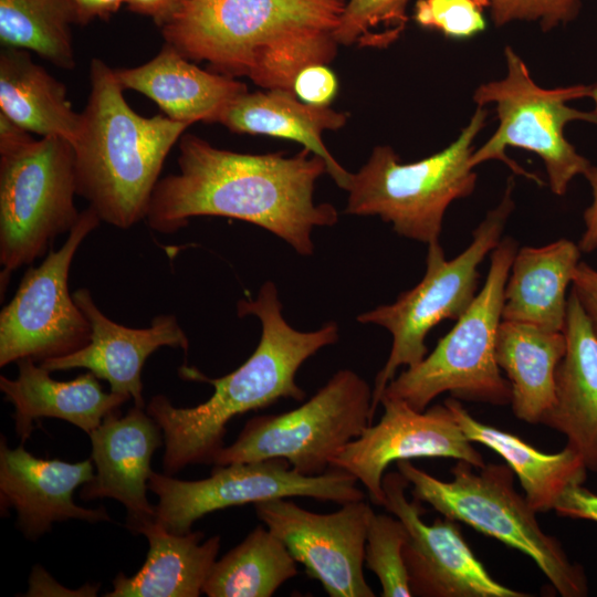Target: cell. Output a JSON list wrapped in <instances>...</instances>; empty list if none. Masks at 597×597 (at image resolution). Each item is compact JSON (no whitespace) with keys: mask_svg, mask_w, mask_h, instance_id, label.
I'll use <instances>...</instances> for the list:
<instances>
[{"mask_svg":"<svg viewBox=\"0 0 597 597\" xmlns=\"http://www.w3.org/2000/svg\"><path fill=\"white\" fill-rule=\"evenodd\" d=\"M178 151V171L159 179L148 207L145 220L156 232H176L195 217H226L263 228L311 255L313 229L338 220L332 205L314 202L327 166L306 148L293 157L242 154L184 134Z\"/></svg>","mask_w":597,"mask_h":597,"instance_id":"1","label":"cell"},{"mask_svg":"<svg viewBox=\"0 0 597 597\" xmlns=\"http://www.w3.org/2000/svg\"><path fill=\"white\" fill-rule=\"evenodd\" d=\"M344 0H185L160 27L165 43L212 72L293 91L297 73L328 64ZM294 92V91H293Z\"/></svg>","mask_w":597,"mask_h":597,"instance_id":"2","label":"cell"},{"mask_svg":"<svg viewBox=\"0 0 597 597\" xmlns=\"http://www.w3.org/2000/svg\"><path fill=\"white\" fill-rule=\"evenodd\" d=\"M237 312L240 317L253 315L261 322V337L252 355L219 378H209L193 367L179 368L182 378L213 386L212 396L198 406L175 407L166 396L157 395L145 407L163 431L165 474L172 475L189 464L213 463L234 417L266 408L281 398L303 400L305 391L295 381L300 367L338 341L335 322L312 332L293 328L282 314L271 281L261 286L254 300H240Z\"/></svg>","mask_w":597,"mask_h":597,"instance_id":"3","label":"cell"},{"mask_svg":"<svg viewBox=\"0 0 597 597\" xmlns=\"http://www.w3.org/2000/svg\"><path fill=\"white\" fill-rule=\"evenodd\" d=\"M91 91L73 142L76 192L101 221L129 229L146 219L164 163L189 126L137 114L114 69L94 57Z\"/></svg>","mask_w":597,"mask_h":597,"instance_id":"4","label":"cell"},{"mask_svg":"<svg viewBox=\"0 0 597 597\" xmlns=\"http://www.w3.org/2000/svg\"><path fill=\"white\" fill-rule=\"evenodd\" d=\"M72 144L57 136L39 139L0 112L1 292L12 272L51 250L81 212Z\"/></svg>","mask_w":597,"mask_h":597,"instance_id":"5","label":"cell"},{"mask_svg":"<svg viewBox=\"0 0 597 597\" xmlns=\"http://www.w3.org/2000/svg\"><path fill=\"white\" fill-rule=\"evenodd\" d=\"M486 118L488 109L478 105L450 145L418 161L402 164L390 146H376L350 176L345 213L378 216L404 238L438 242L448 207L475 188L470 159Z\"/></svg>","mask_w":597,"mask_h":597,"instance_id":"6","label":"cell"},{"mask_svg":"<svg viewBox=\"0 0 597 597\" xmlns=\"http://www.w3.org/2000/svg\"><path fill=\"white\" fill-rule=\"evenodd\" d=\"M409 481L413 499L430 504L444 517L463 522L531 557L563 597L588 593L584 568L569 561L557 538L546 534L536 512L514 488L515 473L507 464L473 465L458 460L453 479L438 480L409 460L397 462Z\"/></svg>","mask_w":597,"mask_h":597,"instance_id":"7","label":"cell"},{"mask_svg":"<svg viewBox=\"0 0 597 597\" xmlns=\"http://www.w3.org/2000/svg\"><path fill=\"white\" fill-rule=\"evenodd\" d=\"M516 251L513 238L501 239L490 252L485 283L470 307L430 354L394 377L381 397L401 399L417 411L426 410L443 392L458 400L511 404V385L496 363L495 342L504 287Z\"/></svg>","mask_w":597,"mask_h":597,"instance_id":"8","label":"cell"},{"mask_svg":"<svg viewBox=\"0 0 597 597\" xmlns=\"http://www.w3.org/2000/svg\"><path fill=\"white\" fill-rule=\"evenodd\" d=\"M514 180H507L496 207L489 210L472 233L469 247L448 261L440 242L428 244L427 268L421 281L397 300L357 316L363 324L385 327L392 336L389 356L375 378L371 416L399 367H412L428 355L426 337L443 320H459L478 294L479 265L503 238L514 210Z\"/></svg>","mask_w":597,"mask_h":597,"instance_id":"9","label":"cell"},{"mask_svg":"<svg viewBox=\"0 0 597 597\" xmlns=\"http://www.w3.org/2000/svg\"><path fill=\"white\" fill-rule=\"evenodd\" d=\"M504 56L506 75L481 84L473 94L476 106L495 105L499 125L473 151L470 165L475 168L484 161L501 160L513 172L541 182L506 156V148H522L542 158L552 192L563 196L570 181L585 175L591 165L567 140L565 126L573 121L597 124L594 111L582 112L568 102L591 97L595 84L544 88L535 83L526 64L511 46L504 49Z\"/></svg>","mask_w":597,"mask_h":597,"instance_id":"10","label":"cell"},{"mask_svg":"<svg viewBox=\"0 0 597 597\" xmlns=\"http://www.w3.org/2000/svg\"><path fill=\"white\" fill-rule=\"evenodd\" d=\"M367 381L352 369L336 371L300 407L250 418L240 434L216 455V465L282 458L303 475H320L373 423Z\"/></svg>","mask_w":597,"mask_h":597,"instance_id":"11","label":"cell"},{"mask_svg":"<svg viewBox=\"0 0 597 597\" xmlns=\"http://www.w3.org/2000/svg\"><path fill=\"white\" fill-rule=\"evenodd\" d=\"M350 473L331 468L303 475L282 458L216 465L210 476L185 481L154 472L148 489L158 496L156 521L168 532L187 534L196 521L216 511L292 496L344 504L364 500Z\"/></svg>","mask_w":597,"mask_h":597,"instance_id":"12","label":"cell"},{"mask_svg":"<svg viewBox=\"0 0 597 597\" xmlns=\"http://www.w3.org/2000/svg\"><path fill=\"white\" fill-rule=\"evenodd\" d=\"M100 222L87 207L63 245L27 270L0 313L1 367L23 358L41 364L88 344L91 325L69 291V274L77 249Z\"/></svg>","mask_w":597,"mask_h":597,"instance_id":"13","label":"cell"},{"mask_svg":"<svg viewBox=\"0 0 597 597\" xmlns=\"http://www.w3.org/2000/svg\"><path fill=\"white\" fill-rule=\"evenodd\" d=\"M254 509L260 521L328 596H375L363 570L374 513L364 500L344 503L327 514L311 512L286 499L259 502Z\"/></svg>","mask_w":597,"mask_h":597,"instance_id":"14","label":"cell"},{"mask_svg":"<svg viewBox=\"0 0 597 597\" xmlns=\"http://www.w3.org/2000/svg\"><path fill=\"white\" fill-rule=\"evenodd\" d=\"M384 413L376 425L347 443L333 459L331 468L344 470L365 486L370 501L385 503L383 478L392 462L415 458H451L476 469L485 465L483 457L465 437L446 405L423 411L406 401L381 397Z\"/></svg>","mask_w":597,"mask_h":597,"instance_id":"15","label":"cell"},{"mask_svg":"<svg viewBox=\"0 0 597 597\" xmlns=\"http://www.w3.org/2000/svg\"><path fill=\"white\" fill-rule=\"evenodd\" d=\"M409 481L398 471L383 478L384 507L406 526L402 549L412 596L419 597H528L496 582L475 557L457 521L437 519L431 525L421 516L420 501H409Z\"/></svg>","mask_w":597,"mask_h":597,"instance_id":"16","label":"cell"},{"mask_svg":"<svg viewBox=\"0 0 597 597\" xmlns=\"http://www.w3.org/2000/svg\"><path fill=\"white\" fill-rule=\"evenodd\" d=\"M20 443L11 449L3 436L0 441V504L2 515L13 507L17 525L28 540H38L55 522L82 520L88 523L112 522L102 506L76 505L74 491L94 475L93 462L70 463L41 459Z\"/></svg>","mask_w":597,"mask_h":597,"instance_id":"17","label":"cell"},{"mask_svg":"<svg viewBox=\"0 0 597 597\" xmlns=\"http://www.w3.org/2000/svg\"><path fill=\"white\" fill-rule=\"evenodd\" d=\"M145 408L134 407L125 416L109 413L90 433L95 472L82 485L80 498H111L127 511L126 526L134 534L156 521V505L146 491L153 473L150 460L161 446V428Z\"/></svg>","mask_w":597,"mask_h":597,"instance_id":"18","label":"cell"},{"mask_svg":"<svg viewBox=\"0 0 597 597\" xmlns=\"http://www.w3.org/2000/svg\"><path fill=\"white\" fill-rule=\"evenodd\" d=\"M74 301L91 325V339L83 348L40 365L49 371L84 368L111 386V391L133 399L145 408L142 369L159 347L189 348V341L175 315H158L150 326L132 328L109 320L95 304L87 289L73 293Z\"/></svg>","mask_w":597,"mask_h":597,"instance_id":"19","label":"cell"},{"mask_svg":"<svg viewBox=\"0 0 597 597\" xmlns=\"http://www.w3.org/2000/svg\"><path fill=\"white\" fill-rule=\"evenodd\" d=\"M566 350L555 374V402L541 423L566 437L587 470L597 472V334L570 290Z\"/></svg>","mask_w":597,"mask_h":597,"instance_id":"20","label":"cell"},{"mask_svg":"<svg viewBox=\"0 0 597 597\" xmlns=\"http://www.w3.org/2000/svg\"><path fill=\"white\" fill-rule=\"evenodd\" d=\"M114 72L123 90L149 97L165 116L188 125L218 122L228 104L248 91L234 77L198 67L168 43L148 62Z\"/></svg>","mask_w":597,"mask_h":597,"instance_id":"21","label":"cell"},{"mask_svg":"<svg viewBox=\"0 0 597 597\" xmlns=\"http://www.w3.org/2000/svg\"><path fill=\"white\" fill-rule=\"evenodd\" d=\"M35 363L30 358L20 359L15 379L0 376V390L4 400L14 407V430L22 443L30 438L33 422L40 418L62 419L90 434L105 417L118 412L129 400L112 391L105 392L91 371L60 381Z\"/></svg>","mask_w":597,"mask_h":597,"instance_id":"22","label":"cell"},{"mask_svg":"<svg viewBox=\"0 0 597 597\" xmlns=\"http://www.w3.org/2000/svg\"><path fill=\"white\" fill-rule=\"evenodd\" d=\"M293 91L244 92L221 112L218 122L235 133L261 134L297 142L322 157L336 185L347 190L352 174L326 149L322 135L342 128L348 114L300 102Z\"/></svg>","mask_w":597,"mask_h":597,"instance_id":"23","label":"cell"},{"mask_svg":"<svg viewBox=\"0 0 597 597\" xmlns=\"http://www.w3.org/2000/svg\"><path fill=\"white\" fill-rule=\"evenodd\" d=\"M580 254L578 244L564 238L543 247L517 250L504 287L502 321L563 332L566 291Z\"/></svg>","mask_w":597,"mask_h":597,"instance_id":"24","label":"cell"},{"mask_svg":"<svg viewBox=\"0 0 597 597\" xmlns=\"http://www.w3.org/2000/svg\"><path fill=\"white\" fill-rule=\"evenodd\" d=\"M142 534L149 543L145 563L128 577L123 573L113 579L107 597H198L217 561L220 536L201 542L202 532L174 534L157 521Z\"/></svg>","mask_w":597,"mask_h":597,"instance_id":"25","label":"cell"},{"mask_svg":"<svg viewBox=\"0 0 597 597\" xmlns=\"http://www.w3.org/2000/svg\"><path fill=\"white\" fill-rule=\"evenodd\" d=\"M565 350L564 332L527 323L501 322L495 359L511 385V405L517 419L541 423L553 408L556 368Z\"/></svg>","mask_w":597,"mask_h":597,"instance_id":"26","label":"cell"},{"mask_svg":"<svg viewBox=\"0 0 597 597\" xmlns=\"http://www.w3.org/2000/svg\"><path fill=\"white\" fill-rule=\"evenodd\" d=\"M457 423L471 442L496 452L519 478L525 498L536 513L554 510L562 493L572 484L584 483L587 468L567 446L559 452H542L515 434L480 422L457 398L446 399Z\"/></svg>","mask_w":597,"mask_h":597,"instance_id":"27","label":"cell"},{"mask_svg":"<svg viewBox=\"0 0 597 597\" xmlns=\"http://www.w3.org/2000/svg\"><path fill=\"white\" fill-rule=\"evenodd\" d=\"M0 112L40 137L57 136L73 144L80 132L81 113L72 108L65 85L27 50L1 49Z\"/></svg>","mask_w":597,"mask_h":597,"instance_id":"28","label":"cell"},{"mask_svg":"<svg viewBox=\"0 0 597 597\" xmlns=\"http://www.w3.org/2000/svg\"><path fill=\"white\" fill-rule=\"evenodd\" d=\"M286 546L265 526H256L217 559L202 593L209 597H271L298 573Z\"/></svg>","mask_w":597,"mask_h":597,"instance_id":"29","label":"cell"},{"mask_svg":"<svg viewBox=\"0 0 597 597\" xmlns=\"http://www.w3.org/2000/svg\"><path fill=\"white\" fill-rule=\"evenodd\" d=\"M66 0H0V42L36 53L53 65L72 70L75 55Z\"/></svg>","mask_w":597,"mask_h":597,"instance_id":"30","label":"cell"},{"mask_svg":"<svg viewBox=\"0 0 597 597\" xmlns=\"http://www.w3.org/2000/svg\"><path fill=\"white\" fill-rule=\"evenodd\" d=\"M410 0H349L335 30L338 44L386 49L395 43L408 23Z\"/></svg>","mask_w":597,"mask_h":597,"instance_id":"31","label":"cell"},{"mask_svg":"<svg viewBox=\"0 0 597 597\" xmlns=\"http://www.w3.org/2000/svg\"><path fill=\"white\" fill-rule=\"evenodd\" d=\"M408 537L405 524L388 514H371L365 545V565L381 585L383 597L412 596L402 549Z\"/></svg>","mask_w":597,"mask_h":597,"instance_id":"32","label":"cell"},{"mask_svg":"<svg viewBox=\"0 0 597 597\" xmlns=\"http://www.w3.org/2000/svg\"><path fill=\"white\" fill-rule=\"evenodd\" d=\"M415 21L448 38L468 39L486 28L482 8L474 0H417Z\"/></svg>","mask_w":597,"mask_h":597,"instance_id":"33","label":"cell"},{"mask_svg":"<svg viewBox=\"0 0 597 597\" xmlns=\"http://www.w3.org/2000/svg\"><path fill=\"white\" fill-rule=\"evenodd\" d=\"M489 8L498 27L514 21L537 23L545 32L572 22L578 14L582 0H474Z\"/></svg>","mask_w":597,"mask_h":597,"instance_id":"34","label":"cell"},{"mask_svg":"<svg viewBox=\"0 0 597 597\" xmlns=\"http://www.w3.org/2000/svg\"><path fill=\"white\" fill-rule=\"evenodd\" d=\"M337 78L327 64H312L297 73L293 91L304 103L328 106L337 93Z\"/></svg>","mask_w":597,"mask_h":597,"instance_id":"35","label":"cell"},{"mask_svg":"<svg viewBox=\"0 0 597 597\" xmlns=\"http://www.w3.org/2000/svg\"><path fill=\"white\" fill-rule=\"evenodd\" d=\"M554 510L561 516L597 523V494L583 486V483L572 484L562 493Z\"/></svg>","mask_w":597,"mask_h":597,"instance_id":"36","label":"cell"},{"mask_svg":"<svg viewBox=\"0 0 597 597\" xmlns=\"http://www.w3.org/2000/svg\"><path fill=\"white\" fill-rule=\"evenodd\" d=\"M572 291L597 334V271L586 262H579L574 272Z\"/></svg>","mask_w":597,"mask_h":597,"instance_id":"37","label":"cell"},{"mask_svg":"<svg viewBox=\"0 0 597 597\" xmlns=\"http://www.w3.org/2000/svg\"><path fill=\"white\" fill-rule=\"evenodd\" d=\"M74 24L84 25L95 19L107 20L126 3V0H66Z\"/></svg>","mask_w":597,"mask_h":597,"instance_id":"38","label":"cell"},{"mask_svg":"<svg viewBox=\"0 0 597 597\" xmlns=\"http://www.w3.org/2000/svg\"><path fill=\"white\" fill-rule=\"evenodd\" d=\"M584 176L590 185L593 200L583 214L585 230L578 247L582 253H590L597 249V165H590Z\"/></svg>","mask_w":597,"mask_h":597,"instance_id":"39","label":"cell"},{"mask_svg":"<svg viewBox=\"0 0 597 597\" xmlns=\"http://www.w3.org/2000/svg\"><path fill=\"white\" fill-rule=\"evenodd\" d=\"M185 0H126L135 13L149 17L160 28L180 9Z\"/></svg>","mask_w":597,"mask_h":597,"instance_id":"40","label":"cell"},{"mask_svg":"<svg viewBox=\"0 0 597 597\" xmlns=\"http://www.w3.org/2000/svg\"><path fill=\"white\" fill-rule=\"evenodd\" d=\"M591 98L595 101V109H594V112L597 114V83L595 84L594 93L591 95Z\"/></svg>","mask_w":597,"mask_h":597,"instance_id":"41","label":"cell"}]
</instances>
